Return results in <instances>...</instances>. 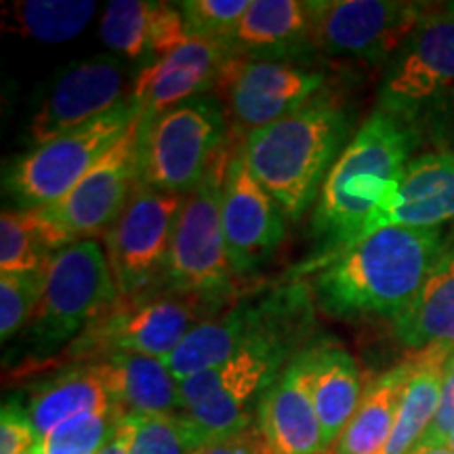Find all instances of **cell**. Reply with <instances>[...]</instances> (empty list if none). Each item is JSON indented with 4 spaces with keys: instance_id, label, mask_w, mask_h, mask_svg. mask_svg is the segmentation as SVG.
Listing matches in <instances>:
<instances>
[{
    "instance_id": "obj_1",
    "label": "cell",
    "mask_w": 454,
    "mask_h": 454,
    "mask_svg": "<svg viewBox=\"0 0 454 454\" xmlns=\"http://www.w3.org/2000/svg\"><path fill=\"white\" fill-rule=\"evenodd\" d=\"M309 325L311 305L305 284L280 288L268 325L238 354L179 383L184 417L200 446L227 440L254 425L261 397L299 354L294 345Z\"/></svg>"
},
{
    "instance_id": "obj_2",
    "label": "cell",
    "mask_w": 454,
    "mask_h": 454,
    "mask_svg": "<svg viewBox=\"0 0 454 454\" xmlns=\"http://www.w3.org/2000/svg\"><path fill=\"white\" fill-rule=\"evenodd\" d=\"M446 247L440 227L391 225L317 259L311 294L317 308L339 320L400 316Z\"/></svg>"
},
{
    "instance_id": "obj_3",
    "label": "cell",
    "mask_w": 454,
    "mask_h": 454,
    "mask_svg": "<svg viewBox=\"0 0 454 454\" xmlns=\"http://www.w3.org/2000/svg\"><path fill=\"white\" fill-rule=\"evenodd\" d=\"M349 112L333 95L317 93L288 116L242 139L248 168L291 221H299L320 196L343 154Z\"/></svg>"
},
{
    "instance_id": "obj_4",
    "label": "cell",
    "mask_w": 454,
    "mask_h": 454,
    "mask_svg": "<svg viewBox=\"0 0 454 454\" xmlns=\"http://www.w3.org/2000/svg\"><path fill=\"white\" fill-rule=\"evenodd\" d=\"M414 130L400 118L374 110L349 139L322 185L311 227L320 259L349 247L411 162Z\"/></svg>"
},
{
    "instance_id": "obj_5",
    "label": "cell",
    "mask_w": 454,
    "mask_h": 454,
    "mask_svg": "<svg viewBox=\"0 0 454 454\" xmlns=\"http://www.w3.org/2000/svg\"><path fill=\"white\" fill-rule=\"evenodd\" d=\"M118 299L104 247L95 238L67 244L49 261L41 303L27 322L24 345L36 356L55 354L107 314Z\"/></svg>"
},
{
    "instance_id": "obj_6",
    "label": "cell",
    "mask_w": 454,
    "mask_h": 454,
    "mask_svg": "<svg viewBox=\"0 0 454 454\" xmlns=\"http://www.w3.org/2000/svg\"><path fill=\"white\" fill-rule=\"evenodd\" d=\"M231 152L215 158L208 173L190 194H185L160 291L194 294L225 305L231 293V271L223 231V185Z\"/></svg>"
},
{
    "instance_id": "obj_7",
    "label": "cell",
    "mask_w": 454,
    "mask_h": 454,
    "mask_svg": "<svg viewBox=\"0 0 454 454\" xmlns=\"http://www.w3.org/2000/svg\"><path fill=\"white\" fill-rule=\"evenodd\" d=\"M225 147L223 107L215 95H198L139 127L137 184L190 194Z\"/></svg>"
},
{
    "instance_id": "obj_8",
    "label": "cell",
    "mask_w": 454,
    "mask_h": 454,
    "mask_svg": "<svg viewBox=\"0 0 454 454\" xmlns=\"http://www.w3.org/2000/svg\"><path fill=\"white\" fill-rule=\"evenodd\" d=\"M221 308L223 305L208 299L168 291L118 299L107 314L74 340L72 356L99 360L110 354H139L164 360L192 328L219 314Z\"/></svg>"
},
{
    "instance_id": "obj_9",
    "label": "cell",
    "mask_w": 454,
    "mask_h": 454,
    "mask_svg": "<svg viewBox=\"0 0 454 454\" xmlns=\"http://www.w3.org/2000/svg\"><path fill=\"white\" fill-rule=\"evenodd\" d=\"M139 107L129 95L122 104L93 122L43 145H34L11 164L4 175V192L20 208H41L57 202L139 121Z\"/></svg>"
},
{
    "instance_id": "obj_10",
    "label": "cell",
    "mask_w": 454,
    "mask_h": 454,
    "mask_svg": "<svg viewBox=\"0 0 454 454\" xmlns=\"http://www.w3.org/2000/svg\"><path fill=\"white\" fill-rule=\"evenodd\" d=\"M185 194L139 185L107 231V259L121 299L160 288Z\"/></svg>"
},
{
    "instance_id": "obj_11",
    "label": "cell",
    "mask_w": 454,
    "mask_h": 454,
    "mask_svg": "<svg viewBox=\"0 0 454 454\" xmlns=\"http://www.w3.org/2000/svg\"><path fill=\"white\" fill-rule=\"evenodd\" d=\"M454 101V15L427 13L391 57L379 89V110L411 124Z\"/></svg>"
},
{
    "instance_id": "obj_12",
    "label": "cell",
    "mask_w": 454,
    "mask_h": 454,
    "mask_svg": "<svg viewBox=\"0 0 454 454\" xmlns=\"http://www.w3.org/2000/svg\"><path fill=\"white\" fill-rule=\"evenodd\" d=\"M311 4V47L368 64L391 59L427 11L394 0H320Z\"/></svg>"
},
{
    "instance_id": "obj_13",
    "label": "cell",
    "mask_w": 454,
    "mask_h": 454,
    "mask_svg": "<svg viewBox=\"0 0 454 454\" xmlns=\"http://www.w3.org/2000/svg\"><path fill=\"white\" fill-rule=\"evenodd\" d=\"M326 76L284 59H253L231 53L215 90L223 93L236 129L259 130L288 116L325 87Z\"/></svg>"
},
{
    "instance_id": "obj_14",
    "label": "cell",
    "mask_w": 454,
    "mask_h": 454,
    "mask_svg": "<svg viewBox=\"0 0 454 454\" xmlns=\"http://www.w3.org/2000/svg\"><path fill=\"white\" fill-rule=\"evenodd\" d=\"M139 121L99 158L64 198L41 213L59 227L70 242L107 234L137 187Z\"/></svg>"
},
{
    "instance_id": "obj_15",
    "label": "cell",
    "mask_w": 454,
    "mask_h": 454,
    "mask_svg": "<svg viewBox=\"0 0 454 454\" xmlns=\"http://www.w3.org/2000/svg\"><path fill=\"white\" fill-rule=\"evenodd\" d=\"M223 231L234 276L263 268L286 236V213L254 179L242 144L231 152L223 185Z\"/></svg>"
},
{
    "instance_id": "obj_16",
    "label": "cell",
    "mask_w": 454,
    "mask_h": 454,
    "mask_svg": "<svg viewBox=\"0 0 454 454\" xmlns=\"http://www.w3.org/2000/svg\"><path fill=\"white\" fill-rule=\"evenodd\" d=\"M127 72L110 55L89 57L67 66L44 95L30 121V139L43 145L93 122L124 99Z\"/></svg>"
},
{
    "instance_id": "obj_17",
    "label": "cell",
    "mask_w": 454,
    "mask_h": 454,
    "mask_svg": "<svg viewBox=\"0 0 454 454\" xmlns=\"http://www.w3.org/2000/svg\"><path fill=\"white\" fill-rule=\"evenodd\" d=\"M231 57L227 43L190 38L173 53L150 61L137 74L130 98L137 104L139 127L145 129L164 112L217 87L221 70Z\"/></svg>"
},
{
    "instance_id": "obj_18",
    "label": "cell",
    "mask_w": 454,
    "mask_h": 454,
    "mask_svg": "<svg viewBox=\"0 0 454 454\" xmlns=\"http://www.w3.org/2000/svg\"><path fill=\"white\" fill-rule=\"evenodd\" d=\"M452 219L454 147H446L408 162L366 223L362 238L391 225L431 230Z\"/></svg>"
},
{
    "instance_id": "obj_19",
    "label": "cell",
    "mask_w": 454,
    "mask_h": 454,
    "mask_svg": "<svg viewBox=\"0 0 454 454\" xmlns=\"http://www.w3.org/2000/svg\"><path fill=\"white\" fill-rule=\"evenodd\" d=\"M257 425L268 454H328L311 395L305 348L261 397Z\"/></svg>"
},
{
    "instance_id": "obj_20",
    "label": "cell",
    "mask_w": 454,
    "mask_h": 454,
    "mask_svg": "<svg viewBox=\"0 0 454 454\" xmlns=\"http://www.w3.org/2000/svg\"><path fill=\"white\" fill-rule=\"evenodd\" d=\"M278 293L280 291L270 293L259 301H242L192 328L179 348L162 360L175 381H185L192 374L223 364L238 354L268 325L278 303Z\"/></svg>"
},
{
    "instance_id": "obj_21",
    "label": "cell",
    "mask_w": 454,
    "mask_h": 454,
    "mask_svg": "<svg viewBox=\"0 0 454 454\" xmlns=\"http://www.w3.org/2000/svg\"><path fill=\"white\" fill-rule=\"evenodd\" d=\"M99 32L114 53L130 61L141 57L156 61L190 41L179 3L114 0L101 17Z\"/></svg>"
},
{
    "instance_id": "obj_22",
    "label": "cell",
    "mask_w": 454,
    "mask_h": 454,
    "mask_svg": "<svg viewBox=\"0 0 454 454\" xmlns=\"http://www.w3.org/2000/svg\"><path fill=\"white\" fill-rule=\"evenodd\" d=\"M121 417L181 414L179 381L162 360L139 354H110L90 360Z\"/></svg>"
},
{
    "instance_id": "obj_23",
    "label": "cell",
    "mask_w": 454,
    "mask_h": 454,
    "mask_svg": "<svg viewBox=\"0 0 454 454\" xmlns=\"http://www.w3.org/2000/svg\"><path fill=\"white\" fill-rule=\"evenodd\" d=\"M234 55L294 61L311 47V4L301 0H253L227 41Z\"/></svg>"
},
{
    "instance_id": "obj_24",
    "label": "cell",
    "mask_w": 454,
    "mask_h": 454,
    "mask_svg": "<svg viewBox=\"0 0 454 454\" xmlns=\"http://www.w3.org/2000/svg\"><path fill=\"white\" fill-rule=\"evenodd\" d=\"M305 357L322 438L328 450H333L364 395L362 372L349 351L334 340L308 345Z\"/></svg>"
},
{
    "instance_id": "obj_25",
    "label": "cell",
    "mask_w": 454,
    "mask_h": 454,
    "mask_svg": "<svg viewBox=\"0 0 454 454\" xmlns=\"http://www.w3.org/2000/svg\"><path fill=\"white\" fill-rule=\"evenodd\" d=\"M394 334L412 354L454 351V234L412 303L394 317Z\"/></svg>"
},
{
    "instance_id": "obj_26",
    "label": "cell",
    "mask_w": 454,
    "mask_h": 454,
    "mask_svg": "<svg viewBox=\"0 0 454 454\" xmlns=\"http://www.w3.org/2000/svg\"><path fill=\"white\" fill-rule=\"evenodd\" d=\"M110 408H114L110 395L90 362L70 366L57 377L36 385L26 404L36 440L44 438L70 419L104 412Z\"/></svg>"
},
{
    "instance_id": "obj_27",
    "label": "cell",
    "mask_w": 454,
    "mask_h": 454,
    "mask_svg": "<svg viewBox=\"0 0 454 454\" xmlns=\"http://www.w3.org/2000/svg\"><path fill=\"white\" fill-rule=\"evenodd\" d=\"M408 377V360L374 377L331 454H385Z\"/></svg>"
},
{
    "instance_id": "obj_28",
    "label": "cell",
    "mask_w": 454,
    "mask_h": 454,
    "mask_svg": "<svg viewBox=\"0 0 454 454\" xmlns=\"http://www.w3.org/2000/svg\"><path fill=\"white\" fill-rule=\"evenodd\" d=\"M452 351L425 349L411 354V377L402 394L385 454H411L421 444L440 408L444 366Z\"/></svg>"
},
{
    "instance_id": "obj_29",
    "label": "cell",
    "mask_w": 454,
    "mask_h": 454,
    "mask_svg": "<svg viewBox=\"0 0 454 454\" xmlns=\"http://www.w3.org/2000/svg\"><path fill=\"white\" fill-rule=\"evenodd\" d=\"M67 244H72L67 236L41 208L4 211L0 217V271L24 274L41 270Z\"/></svg>"
},
{
    "instance_id": "obj_30",
    "label": "cell",
    "mask_w": 454,
    "mask_h": 454,
    "mask_svg": "<svg viewBox=\"0 0 454 454\" xmlns=\"http://www.w3.org/2000/svg\"><path fill=\"white\" fill-rule=\"evenodd\" d=\"M98 4L84 0H26L15 3L11 9V30L43 43H66L76 38L89 20L93 17Z\"/></svg>"
},
{
    "instance_id": "obj_31",
    "label": "cell",
    "mask_w": 454,
    "mask_h": 454,
    "mask_svg": "<svg viewBox=\"0 0 454 454\" xmlns=\"http://www.w3.org/2000/svg\"><path fill=\"white\" fill-rule=\"evenodd\" d=\"M121 419L114 408L70 419L36 440L32 454H99L112 440Z\"/></svg>"
},
{
    "instance_id": "obj_32",
    "label": "cell",
    "mask_w": 454,
    "mask_h": 454,
    "mask_svg": "<svg viewBox=\"0 0 454 454\" xmlns=\"http://www.w3.org/2000/svg\"><path fill=\"white\" fill-rule=\"evenodd\" d=\"M47 268L24 274H0V337L3 343L13 339L21 328L27 326L34 311L41 303Z\"/></svg>"
},
{
    "instance_id": "obj_33",
    "label": "cell",
    "mask_w": 454,
    "mask_h": 454,
    "mask_svg": "<svg viewBox=\"0 0 454 454\" xmlns=\"http://www.w3.org/2000/svg\"><path fill=\"white\" fill-rule=\"evenodd\" d=\"M198 448L202 446L184 412L135 417L130 454H194Z\"/></svg>"
},
{
    "instance_id": "obj_34",
    "label": "cell",
    "mask_w": 454,
    "mask_h": 454,
    "mask_svg": "<svg viewBox=\"0 0 454 454\" xmlns=\"http://www.w3.org/2000/svg\"><path fill=\"white\" fill-rule=\"evenodd\" d=\"M253 0H185L179 3L190 38L227 43Z\"/></svg>"
},
{
    "instance_id": "obj_35",
    "label": "cell",
    "mask_w": 454,
    "mask_h": 454,
    "mask_svg": "<svg viewBox=\"0 0 454 454\" xmlns=\"http://www.w3.org/2000/svg\"><path fill=\"white\" fill-rule=\"evenodd\" d=\"M36 434L27 417L26 404L9 400L0 412V454H32Z\"/></svg>"
},
{
    "instance_id": "obj_36",
    "label": "cell",
    "mask_w": 454,
    "mask_h": 454,
    "mask_svg": "<svg viewBox=\"0 0 454 454\" xmlns=\"http://www.w3.org/2000/svg\"><path fill=\"white\" fill-rule=\"evenodd\" d=\"M454 434V351L448 357L444 366V379H442V394H440V408L435 414L434 423L425 438L421 440L427 444H444V442Z\"/></svg>"
},
{
    "instance_id": "obj_37",
    "label": "cell",
    "mask_w": 454,
    "mask_h": 454,
    "mask_svg": "<svg viewBox=\"0 0 454 454\" xmlns=\"http://www.w3.org/2000/svg\"><path fill=\"white\" fill-rule=\"evenodd\" d=\"M194 454H268L263 434L254 423L231 438L198 448Z\"/></svg>"
},
{
    "instance_id": "obj_38",
    "label": "cell",
    "mask_w": 454,
    "mask_h": 454,
    "mask_svg": "<svg viewBox=\"0 0 454 454\" xmlns=\"http://www.w3.org/2000/svg\"><path fill=\"white\" fill-rule=\"evenodd\" d=\"M135 438V417H122L118 429L114 431L112 440L104 446L99 454H130Z\"/></svg>"
},
{
    "instance_id": "obj_39",
    "label": "cell",
    "mask_w": 454,
    "mask_h": 454,
    "mask_svg": "<svg viewBox=\"0 0 454 454\" xmlns=\"http://www.w3.org/2000/svg\"><path fill=\"white\" fill-rule=\"evenodd\" d=\"M411 454H454V450H450L446 444H427V442H423Z\"/></svg>"
},
{
    "instance_id": "obj_40",
    "label": "cell",
    "mask_w": 454,
    "mask_h": 454,
    "mask_svg": "<svg viewBox=\"0 0 454 454\" xmlns=\"http://www.w3.org/2000/svg\"><path fill=\"white\" fill-rule=\"evenodd\" d=\"M444 444H446L448 448H450V450H454V434L450 435V438H448V440L444 442Z\"/></svg>"
},
{
    "instance_id": "obj_41",
    "label": "cell",
    "mask_w": 454,
    "mask_h": 454,
    "mask_svg": "<svg viewBox=\"0 0 454 454\" xmlns=\"http://www.w3.org/2000/svg\"><path fill=\"white\" fill-rule=\"evenodd\" d=\"M444 9H446V11H448V13H450V15H454V3H448Z\"/></svg>"
}]
</instances>
